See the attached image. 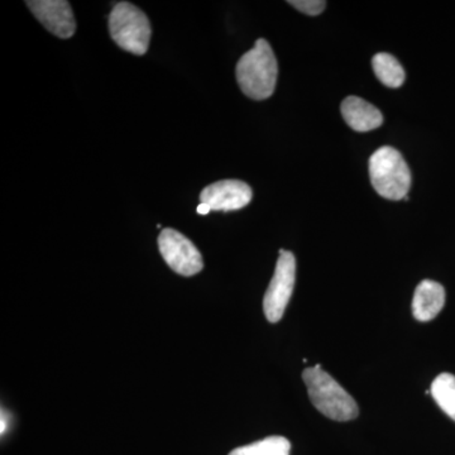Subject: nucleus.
Instances as JSON below:
<instances>
[{"instance_id": "1", "label": "nucleus", "mask_w": 455, "mask_h": 455, "mask_svg": "<svg viewBox=\"0 0 455 455\" xmlns=\"http://www.w3.org/2000/svg\"><path fill=\"white\" fill-rule=\"evenodd\" d=\"M239 88L254 100H265L274 94L278 76V65L274 50L267 41L259 38L252 50L245 52L236 64Z\"/></svg>"}, {"instance_id": "2", "label": "nucleus", "mask_w": 455, "mask_h": 455, "mask_svg": "<svg viewBox=\"0 0 455 455\" xmlns=\"http://www.w3.org/2000/svg\"><path fill=\"white\" fill-rule=\"evenodd\" d=\"M302 379L307 387V394L313 405L335 421H349L357 418L359 409L355 398L335 381L331 374L323 371L322 366L307 368Z\"/></svg>"}, {"instance_id": "3", "label": "nucleus", "mask_w": 455, "mask_h": 455, "mask_svg": "<svg viewBox=\"0 0 455 455\" xmlns=\"http://www.w3.org/2000/svg\"><path fill=\"white\" fill-rule=\"evenodd\" d=\"M370 176L374 190L385 199H405L411 187L409 166L392 147H381L371 156Z\"/></svg>"}, {"instance_id": "4", "label": "nucleus", "mask_w": 455, "mask_h": 455, "mask_svg": "<svg viewBox=\"0 0 455 455\" xmlns=\"http://www.w3.org/2000/svg\"><path fill=\"white\" fill-rule=\"evenodd\" d=\"M109 32L113 41L127 52L142 56L148 51L151 25L146 14L131 3L114 5L109 16Z\"/></svg>"}, {"instance_id": "5", "label": "nucleus", "mask_w": 455, "mask_h": 455, "mask_svg": "<svg viewBox=\"0 0 455 455\" xmlns=\"http://www.w3.org/2000/svg\"><path fill=\"white\" fill-rule=\"evenodd\" d=\"M296 278L295 256L289 251H280L274 277L263 298V311L269 323L283 319L284 310L291 299Z\"/></svg>"}, {"instance_id": "6", "label": "nucleus", "mask_w": 455, "mask_h": 455, "mask_svg": "<svg viewBox=\"0 0 455 455\" xmlns=\"http://www.w3.org/2000/svg\"><path fill=\"white\" fill-rule=\"evenodd\" d=\"M158 247L164 262L181 276H194L204 267L202 253L196 245L178 230L166 228L158 236Z\"/></svg>"}, {"instance_id": "7", "label": "nucleus", "mask_w": 455, "mask_h": 455, "mask_svg": "<svg viewBox=\"0 0 455 455\" xmlns=\"http://www.w3.org/2000/svg\"><path fill=\"white\" fill-rule=\"evenodd\" d=\"M26 4L47 31L62 40L73 37L76 20L70 3L65 0H28Z\"/></svg>"}, {"instance_id": "8", "label": "nucleus", "mask_w": 455, "mask_h": 455, "mask_svg": "<svg viewBox=\"0 0 455 455\" xmlns=\"http://www.w3.org/2000/svg\"><path fill=\"white\" fill-rule=\"evenodd\" d=\"M252 200V188L239 180H223L209 185L200 194V202L215 212H233L244 208Z\"/></svg>"}, {"instance_id": "9", "label": "nucleus", "mask_w": 455, "mask_h": 455, "mask_svg": "<svg viewBox=\"0 0 455 455\" xmlns=\"http://www.w3.org/2000/svg\"><path fill=\"white\" fill-rule=\"evenodd\" d=\"M445 290L435 281L424 280L418 284L412 300V314L419 322H430L444 307Z\"/></svg>"}, {"instance_id": "10", "label": "nucleus", "mask_w": 455, "mask_h": 455, "mask_svg": "<svg viewBox=\"0 0 455 455\" xmlns=\"http://www.w3.org/2000/svg\"><path fill=\"white\" fill-rule=\"evenodd\" d=\"M340 110L347 124L357 132L376 130L383 123L382 113L376 107L353 95L344 99Z\"/></svg>"}, {"instance_id": "11", "label": "nucleus", "mask_w": 455, "mask_h": 455, "mask_svg": "<svg viewBox=\"0 0 455 455\" xmlns=\"http://www.w3.org/2000/svg\"><path fill=\"white\" fill-rule=\"evenodd\" d=\"M372 66L377 79L387 88H400L405 83V70L390 53H377L373 57Z\"/></svg>"}, {"instance_id": "12", "label": "nucleus", "mask_w": 455, "mask_h": 455, "mask_svg": "<svg viewBox=\"0 0 455 455\" xmlns=\"http://www.w3.org/2000/svg\"><path fill=\"white\" fill-rule=\"evenodd\" d=\"M440 409L455 421V376L451 373H442L434 379L430 390Z\"/></svg>"}, {"instance_id": "13", "label": "nucleus", "mask_w": 455, "mask_h": 455, "mask_svg": "<svg viewBox=\"0 0 455 455\" xmlns=\"http://www.w3.org/2000/svg\"><path fill=\"white\" fill-rule=\"evenodd\" d=\"M291 443L283 436H268L244 447L236 448L229 455H290Z\"/></svg>"}, {"instance_id": "14", "label": "nucleus", "mask_w": 455, "mask_h": 455, "mask_svg": "<svg viewBox=\"0 0 455 455\" xmlns=\"http://www.w3.org/2000/svg\"><path fill=\"white\" fill-rule=\"evenodd\" d=\"M289 3L292 7L302 12V13L307 14V16H317L326 7L324 0H291Z\"/></svg>"}, {"instance_id": "15", "label": "nucleus", "mask_w": 455, "mask_h": 455, "mask_svg": "<svg viewBox=\"0 0 455 455\" xmlns=\"http://www.w3.org/2000/svg\"><path fill=\"white\" fill-rule=\"evenodd\" d=\"M196 212H199L200 215H208L209 212H212L211 206L206 205V204L200 203V205L197 206Z\"/></svg>"}, {"instance_id": "16", "label": "nucleus", "mask_w": 455, "mask_h": 455, "mask_svg": "<svg viewBox=\"0 0 455 455\" xmlns=\"http://www.w3.org/2000/svg\"><path fill=\"white\" fill-rule=\"evenodd\" d=\"M2 434L5 433L7 430V419L4 418V411L2 412Z\"/></svg>"}]
</instances>
